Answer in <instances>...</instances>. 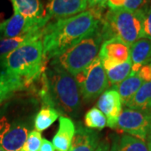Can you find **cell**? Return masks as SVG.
I'll return each instance as SVG.
<instances>
[{
	"instance_id": "obj_26",
	"label": "cell",
	"mask_w": 151,
	"mask_h": 151,
	"mask_svg": "<svg viewBox=\"0 0 151 151\" xmlns=\"http://www.w3.org/2000/svg\"><path fill=\"white\" fill-rule=\"evenodd\" d=\"M143 38L151 40V5L146 9L143 22Z\"/></svg>"
},
{
	"instance_id": "obj_1",
	"label": "cell",
	"mask_w": 151,
	"mask_h": 151,
	"mask_svg": "<svg viewBox=\"0 0 151 151\" xmlns=\"http://www.w3.org/2000/svg\"><path fill=\"white\" fill-rule=\"evenodd\" d=\"M103 16L91 9L75 16L50 21L44 28L41 41L46 59H55L78 43L98 26Z\"/></svg>"
},
{
	"instance_id": "obj_35",
	"label": "cell",
	"mask_w": 151,
	"mask_h": 151,
	"mask_svg": "<svg viewBox=\"0 0 151 151\" xmlns=\"http://www.w3.org/2000/svg\"><path fill=\"white\" fill-rule=\"evenodd\" d=\"M0 151H5V150H4V149H3V148L0 146Z\"/></svg>"
},
{
	"instance_id": "obj_7",
	"label": "cell",
	"mask_w": 151,
	"mask_h": 151,
	"mask_svg": "<svg viewBox=\"0 0 151 151\" xmlns=\"http://www.w3.org/2000/svg\"><path fill=\"white\" fill-rule=\"evenodd\" d=\"M151 124V109L125 108L119 115L115 129L145 141Z\"/></svg>"
},
{
	"instance_id": "obj_22",
	"label": "cell",
	"mask_w": 151,
	"mask_h": 151,
	"mask_svg": "<svg viewBox=\"0 0 151 151\" xmlns=\"http://www.w3.org/2000/svg\"><path fill=\"white\" fill-rule=\"evenodd\" d=\"M59 111L53 107H45L36 114L35 119V129L38 132H42L50 128L59 118Z\"/></svg>"
},
{
	"instance_id": "obj_39",
	"label": "cell",
	"mask_w": 151,
	"mask_h": 151,
	"mask_svg": "<svg viewBox=\"0 0 151 151\" xmlns=\"http://www.w3.org/2000/svg\"><path fill=\"white\" fill-rule=\"evenodd\" d=\"M148 1H149V0H148Z\"/></svg>"
},
{
	"instance_id": "obj_17",
	"label": "cell",
	"mask_w": 151,
	"mask_h": 151,
	"mask_svg": "<svg viewBox=\"0 0 151 151\" xmlns=\"http://www.w3.org/2000/svg\"><path fill=\"white\" fill-rule=\"evenodd\" d=\"M27 87L24 81L5 70H0V100L4 101L14 92Z\"/></svg>"
},
{
	"instance_id": "obj_8",
	"label": "cell",
	"mask_w": 151,
	"mask_h": 151,
	"mask_svg": "<svg viewBox=\"0 0 151 151\" xmlns=\"http://www.w3.org/2000/svg\"><path fill=\"white\" fill-rule=\"evenodd\" d=\"M50 20L46 14L37 19H26L14 11L10 19L0 23V33L3 38H14L29 33L41 32Z\"/></svg>"
},
{
	"instance_id": "obj_13",
	"label": "cell",
	"mask_w": 151,
	"mask_h": 151,
	"mask_svg": "<svg viewBox=\"0 0 151 151\" xmlns=\"http://www.w3.org/2000/svg\"><path fill=\"white\" fill-rule=\"evenodd\" d=\"M76 126L71 119L61 116L59 120V129L52 139V145L57 151H69L71 141L75 134Z\"/></svg>"
},
{
	"instance_id": "obj_5",
	"label": "cell",
	"mask_w": 151,
	"mask_h": 151,
	"mask_svg": "<svg viewBox=\"0 0 151 151\" xmlns=\"http://www.w3.org/2000/svg\"><path fill=\"white\" fill-rule=\"evenodd\" d=\"M103 42L100 22L98 26L86 37L52 60L51 65H59L75 76L86 70L97 58Z\"/></svg>"
},
{
	"instance_id": "obj_12",
	"label": "cell",
	"mask_w": 151,
	"mask_h": 151,
	"mask_svg": "<svg viewBox=\"0 0 151 151\" xmlns=\"http://www.w3.org/2000/svg\"><path fill=\"white\" fill-rule=\"evenodd\" d=\"M122 105L120 96L115 88L105 91L98 98L97 108L106 116L107 126L113 129H115L119 115L123 110Z\"/></svg>"
},
{
	"instance_id": "obj_19",
	"label": "cell",
	"mask_w": 151,
	"mask_h": 151,
	"mask_svg": "<svg viewBox=\"0 0 151 151\" xmlns=\"http://www.w3.org/2000/svg\"><path fill=\"white\" fill-rule=\"evenodd\" d=\"M110 151H149V150L145 141L124 134L114 138Z\"/></svg>"
},
{
	"instance_id": "obj_38",
	"label": "cell",
	"mask_w": 151,
	"mask_h": 151,
	"mask_svg": "<svg viewBox=\"0 0 151 151\" xmlns=\"http://www.w3.org/2000/svg\"></svg>"
},
{
	"instance_id": "obj_36",
	"label": "cell",
	"mask_w": 151,
	"mask_h": 151,
	"mask_svg": "<svg viewBox=\"0 0 151 151\" xmlns=\"http://www.w3.org/2000/svg\"><path fill=\"white\" fill-rule=\"evenodd\" d=\"M147 64H150V65H151V60H150V61H149V63H147Z\"/></svg>"
},
{
	"instance_id": "obj_4",
	"label": "cell",
	"mask_w": 151,
	"mask_h": 151,
	"mask_svg": "<svg viewBox=\"0 0 151 151\" xmlns=\"http://www.w3.org/2000/svg\"><path fill=\"white\" fill-rule=\"evenodd\" d=\"M45 78L52 106L68 114L76 113L81 104V94L75 77L59 65H51Z\"/></svg>"
},
{
	"instance_id": "obj_28",
	"label": "cell",
	"mask_w": 151,
	"mask_h": 151,
	"mask_svg": "<svg viewBox=\"0 0 151 151\" xmlns=\"http://www.w3.org/2000/svg\"><path fill=\"white\" fill-rule=\"evenodd\" d=\"M146 2H148V0H126L124 8L132 11L145 9L147 8L145 6Z\"/></svg>"
},
{
	"instance_id": "obj_23",
	"label": "cell",
	"mask_w": 151,
	"mask_h": 151,
	"mask_svg": "<svg viewBox=\"0 0 151 151\" xmlns=\"http://www.w3.org/2000/svg\"><path fill=\"white\" fill-rule=\"evenodd\" d=\"M131 70L132 61L130 59L124 63L115 65L106 70L109 86H116L119 85L130 75Z\"/></svg>"
},
{
	"instance_id": "obj_34",
	"label": "cell",
	"mask_w": 151,
	"mask_h": 151,
	"mask_svg": "<svg viewBox=\"0 0 151 151\" xmlns=\"http://www.w3.org/2000/svg\"><path fill=\"white\" fill-rule=\"evenodd\" d=\"M148 137H150L151 138V124H150V131H149V134H148Z\"/></svg>"
},
{
	"instance_id": "obj_24",
	"label": "cell",
	"mask_w": 151,
	"mask_h": 151,
	"mask_svg": "<svg viewBox=\"0 0 151 151\" xmlns=\"http://www.w3.org/2000/svg\"><path fill=\"white\" fill-rule=\"evenodd\" d=\"M84 123L91 129H103L107 126V118L97 108H91L85 115Z\"/></svg>"
},
{
	"instance_id": "obj_9",
	"label": "cell",
	"mask_w": 151,
	"mask_h": 151,
	"mask_svg": "<svg viewBox=\"0 0 151 151\" xmlns=\"http://www.w3.org/2000/svg\"><path fill=\"white\" fill-rule=\"evenodd\" d=\"M29 133V127L23 122L0 117V146L5 151L21 150Z\"/></svg>"
},
{
	"instance_id": "obj_20",
	"label": "cell",
	"mask_w": 151,
	"mask_h": 151,
	"mask_svg": "<svg viewBox=\"0 0 151 151\" xmlns=\"http://www.w3.org/2000/svg\"><path fill=\"white\" fill-rule=\"evenodd\" d=\"M42 33H29L27 35H23L20 36H17L14 38H3L0 40V58L2 59L6 55L10 53L14 50L17 49L24 44L27 43L31 40H41Z\"/></svg>"
},
{
	"instance_id": "obj_6",
	"label": "cell",
	"mask_w": 151,
	"mask_h": 151,
	"mask_svg": "<svg viewBox=\"0 0 151 151\" xmlns=\"http://www.w3.org/2000/svg\"><path fill=\"white\" fill-rule=\"evenodd\" d=\"M80 94L85 101H91L101 96L109 86L106 70L97 56L86 70L74 76Z\"/></svg>"
},
{
	"instance_id": "obj_31",
	"label": "cell",
	"mask_w": 151,
	"mask_h": 151,
	"mask_svg": "<svg viewBox=\"0 0 151 151\" xmlns=\"http://www.w3.org/2000/svg\"><path fill=\"white\" fill-rule=\"evenodd\" d=\"M38 151H55V150L54 146L50 141H49L46 139H43L41 145H40Z\"/></svg>"
},
{
	"instance_id": "obj_14",
	"label": "cell",
	"mask_w": 151,
	"mask_h": 151,
	"mask_svg": "<svg viewBox=\"0 0 151 151\" xmlns=\"http://www.w3.org/2000/svg\"><path fill=\"white\" fill-rule=\"evenodd\" d=\"M131 73H138L141 67L151 60V40L142 38L130 45Z\"/></svg>"
},
{
	"instance_id": "obj_21",
	"label": "cell",
	"mask_w": 151,
	"mask_h": 151,
	"mask_svg": "<svg viewBox=\"0 0 151 151\" xmlns=\"http://www.w3.org/2000/svg\"><path fill=\"white\" fill-rule=\"evenodd\" d=\"M125 107L141 110L151 109V81L144 82Z\"/></svg>"
},
{
	"instance_id": "obj_25",
	"label": "cell",
	"mask_w": 151,
	"mask_h": 151,
	"mask_svg": "<svg viewBox=\"0 0 151 151\" xmlns=\"http://www.w3.org/2000/svg\"><path fill=\"white\" fill-rule=\"evenodd\" d=\"M42 136L36 130L30 131L20 151H38L42 143Z\"/></svg>"
},
{
	"instance_id": "obj_32",
	"label": "cell",
	"mask_w": 151,
	"mask_h": 151,
	"mask_svg": "<svg viewBox=\"0 0 151 151\" xmlns=\"http://www.w3.org/2000/svg\"><path fill=\"white\" fill-rule=\"evenodd\" d=\"M110 147L111 145L108 141H101V142H99L95 151H110Z\"/></svg>"
},
{
	"instance_id": "obj_16",
	"label": "cell",
	"mask_w": 151,
	"mask_h": 151,
	"mask_svg": "<svg viewBox=\"0 0 151 151\" xmlns=\"http://www.w3.org/2000/svg\"><path fill=\"white\" fill-rule=\"evenodd\" d=\"M14 11L26 19H37L45 15L41 0H10Z\"/></svg>"
},
{
	"instance_id": "obj_37",
	"label": "cell",
	"mask_w": 151,
	"mask_h": 151,
	"mask_svg": "<svg viewBox=\"0 0 151 151\" xmlns=\"http://www.w3.org/2000/svg\"><path fill=\"white\" fill-rule=\"evenodd\" d=\"M2 102H4V101H3V100H0V104H1V103H2Z\"/></svg>"
},
{
	"instance_id": "obj_18",
	"label": "cell",
	"mask_w": 151,
	"mask_h": 151,
	"mask_svg": "<svg viewBox=\"0 0 151 151\" xmlns=\"http://www.w3.org/2000/svg\"><path fill=\"white\" fill-rule=\"evenodd\" d=\"M143 83L144 81L137 73H130L125 80L113 87H117L115 89L119 92L122 104L126 106L127 103L134 97Z\"/></svg>"
},
{
	"instance_id": "obj_3",
	"label": "cell",
	"mask_w": 151,
	"mask_h": 151,
	"mask_svg": "<svg viewBox=\"0 0 151 151\" xmlns=\"http://www.w3.org/2000/svg\"><path fill=\"white\" fill-rule=\"evenodd\" d=\"M146 9L137 11L125 8L108 9L101 21L103 41L111 38H119L130 46L138 40L142 39Z\"/></svg>"
},
{
	"instance_id": "obj_27",
	"label": "cell",
	"mask_w": 151,
	"mask_h": 151,
	"mask_svg": "<svg viewBox=\"0 0 151 151\" xmlns=\"http://www.w3.org/2000/svg\"><path fill=\"white\" fill-rule=\"evenodd\" d=\"M106 8L107 0H87V9L101 15H104V10Z\"/></svg>"
},
{
	"instance_id": "obj_10",
	"label": "cell",
	"mask_w": 151,
	"mask_h": 151,
	"mask_svg": "<svg viewBox=\"0 0 151 151\" xmlns=\"http://www.w3.org/2000/svg\"><path fill=\"white\" fill-rule=\"evenodd\" d=\"M98 57L107 70L130 59V46L119 38H111L103 42Z\"/></svg>"
},
{
	"instance_id": "obj_33",
	"label": "cell",
	"mask_w": 151,
	"mask_h": 151,
	"mask_svg": "<svg viewBox=\"0 0 151 151\" xmlns=\"http://www.w3.org/2000/svg\"><path fill=\"white\" fill-rule=\"evenodd\" d=\"M147 146H148V150H149V151H151V138L150 137H147Z\"/></svg>"
},
{
	"instance_id": "obj_11",
	"label": "cell",
	"mask_w": 151,
	"mask_h": 151,
	"mask_svg": "<svg viewBox=\"0 0 151 151\" xmlns=\"http://www.w3.org/2000/svg\"><path fill=\"white\" fill-rule=\"evenodd\" d=\"M87 0H48L45 14L50 19H65L85 12Z\"/></svg>"
},
{
	"instance_id": "obj_2",
	"label": "cell",
	"mask_w": 151,
	"mask_h": 151,
	"mask_svg": "<svg viewBox=\"0 0 151 151\" xmlns=\"http://www.w3.org/2000/svg\"><path fill=\"white\" fill-rule=\"evenodd\" d=\"M41 40L24 44L1 59V65L8 73L22 78L29 86L43 72L45 63Z\"/></svg>"
},
{
	"instance_id": "obj_30",
	"label": "cell",
	"mask_w": 151,
	"mask_h": 151,
	"mask_svg": "<svg viewBox=\"0 0 151 151\" xmlns=\"http://www.w3.org/2000/svg\"><path fill=\"white\" fill-rule=\"evenodd\" d=\"M126 0H107V7L109 9H119L124 8Z\"/></svg>"
},
{
	"instance_id": "obj_29",
	"label": "cell",
	"mask_w": 151,
	"mask_h": 151,
	"mask_svg": "<svg viewBox=\"0 0 151 151\" xmlns=\"http://www.w3.org/2000/svg\"><path fill=\"white\" fill-rule=\"evenodd\" d=\"M144 82L151 81V65L145 64L141 67L137 73Z\"/></svg>"
},
{
	"instance_id": "obj_15",
	"label": "cell",
	"mask_w": 151,
	"mask_h": 151,
	"mask_svg": "<svg viewBox=\"0 0 151 151\" xmlns=\"http://www.w3.org/2000/svg\"><path fill=\"white\" fill-rule=\"evenodd\" d=\"M98 144L99 137L97 132L79 126L76 129L69 151H95Z\"/></svg>"
}]
</instances>
